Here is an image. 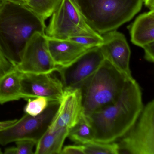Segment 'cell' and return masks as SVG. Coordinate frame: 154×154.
I'll return each instance as SVG.
<instances>
[{"mask_svg":"<svg viewBox=\"0 0 154 154\" xmlns=\"http://www.w3.org/2000/svg\"><path fill=\"white\" fill-rule=\"evenodd\" d=\"M143 107L139 85L134 79L130 80L116 100L85 115L92 128L94 141L118 140L132 127Z\"/></svg>","mask_w":154,"mask_h":154,"instance_id":"obj_1","label":"cell"},{"mask_svg":"<svg viewBox=\"0 0 154 154\" xmlns=\"http://www.w3.org/2000/svg\"><path fill=\"white\" fill-rule=\"evenodd\" d=\"M46 28L45 20L26 5L6 2L0 9V48L15 66L32 35L45 33Z\"/></svg>","mask_w":154,"mask_h":154,"instance_id":"obj_2","label":"cell"},{"mask_svg":"<svg viewBox=\"0 0 154 154\" xmlns=\"http://www.w3.org/2000/svg\"><path fill=\"white\" fill-rule=\"evenodd\" d=\"M87 24L101 35L131 20L143 0H73Z\"/></svg>","mask_w":154,"mask_h":154,"instance_id":"obj_3","label":"cell"},{"mask_svg":"<svg viewBox=\"0 0 154 154\" xmlns=\"http://www.w3.org/2000/svg\"><path fill=\"white\" fill-rule=\"evenodd\" d=\"M130 80H132L105 59L78 88L81 91L84 114L87 116L116 100Z\"/></svg>","mask_w":154,"mask_h":154,"instance_id":"obj_4","label":"cell"},{"mask_svg":"<svg viewBox=\"0 0 154 154\" xmlns=\"http://www.w3.org/2000/svg\"><path fill=\"white\" fill-rule=\"evenodd\" d=\"M51 17L45 31L47 36L61 39L82 36L103 38L87 24L73 0H62Z\"/></svg>","mask_w":154,"mask_h":154,"instance_id":"obj_5","label":"cell"},{"mask_svg":"<svg viewBox=\"0 0 154 154\" xmlns=\"http://www.w3.org/2000/svg\"><path fill=\"white\" fill-rule=\"evenodd\" d=\"M118 140V154H154V100L144 106L132 127Z\"/></svg>","mask_w":154,"mask_h":154,"instance_id":"obj_6","label":"cell"},{"mask_svg":"<svg viewBox=\"0 0 154 154\" xmlns=\"http://www.w3.org/2000/svg\"><path fill=\"white\" fill-rule=\"evenodd\" d=\"M59 103L49 102L48 106L35 117L26 114L11 127L0 131V145L5 146L20 140L28 139L37 142L51 124Z\"/></svg>","mask_w":154,"mask_h":154,"instance_id":"obj_7","label":"cell"},{"mask_svg":"<svg viewBox=\"0 0 154 154\" xmlns=\"http://www.w3.org/2000/svg\"><path fill=\"white\" fill-rule=\"evenodd\" d=\"M15 68L22 73L51 74L59 71L49 54L45 33L36 32L24 48L20 63Z\"/></svg>","mask_w":154,"mask_h":154,"instance_id":"obj_8","label":"cell"},{"mask_svg":"<svg viewBox=\"0 0 154 154\" xmlns=\"http://www.w3.org/2000/svg\"><path fill=\"white\" fill-rule=\"evenodd\" d=\"M105 59L100 47H96L87 50L68 66L59 67L58 72L64 89L78 88L97 71Z\"/></svg>","mask_w":154,"mask_h":154,"instance_id":"obj_9","label":"cell"},{"mask_svg":"<svg viewBox=\"0 0 154 154\" xmlns=\"http://www.w3.org/2000/svg\"><path fill=\"white\" fill-rule=\"evenodd\" d=\"M51 74L22 73V99L28 100L38 97L46 98L49 102H60L64 91L61 80Z\"/></svg>","mask_w":154,"mask_h":154,"instance_id":"obj_10","label":"cell"},{"mask_svg":"<svg viewBox=\"0 0 154 154\" xmlns=\"http://www.w3.org/2000/svg\"><path fill=\"white\" fill-rule=\"evenodd\" d=\"M103 42L100 49L105 59L130 80H133L130 69L131 50L125 36L117 30L102 35Z\"/></svg>","mask_w":154,"mask_h":154,"instance_id":"obj_11","label":"cell"},{"mask_svg":"<svg viewBox=\"0 0 154 154\" xmlns=\"http://www.w3.org/2000/svg\"><path fill=\"white\" fill-rule=\"evenodd\" d=\"M83 114L80 89H64L58 109L48 130L53 131L63 128H71L79 121Z\"/></svg>","mask_w":154,"mask_h":154,"instance_id":"obj_12","label":"cell"},{"mask_svg":"<svg viewBox=\"0 0 154 154\" xmlns=\"http://www.w3.org/2000/svg\"><path fill=\"white\" fill-rule=\"evenodd\" d=\"M46 39L50 56L56 65L60 67L70 65L91 48L68 39H58L47 36Z\"/></svg>","mask_w":154,"mask_h":154,"instance_id":"obj_13","label":"cell"},{"mask_svg":"<svg viewBox=\"0 0 154 154\" xmlns=\"http://www.w3.org/2000/svg\"><path fill=\"white\" fill-rule=\"evenodd\" d=\"M129 29L131 42L137 46L154 42V11L139 16Z\"/></svg>","mask_w":154,"mask_h":154,"instance_id":"obj_14","label":"cell"},{"mask_svg":"<svg viewBox=\"0 0 154 154\" xmlns=\"http://www.w3.org/2000/svg\"><path fill=\"white\" fill-rule=\"evenodd\" d=\"M21 79V73L15 68L0 77V104L22 99Z\"/></svg>","mask_w":154,"mask_h":154,"instance_id":"obj_15","label":"cell"},{"mask_svg":"<svg viewBox=\"0 0 154 154\" xmlns=\"http://www.w3.org/2000/svg\"><path fill=\"white\" fill-rule=\"evenodd\" d=\"M69 130L67 128H63L53 131L47 130L37 142L34 154H61Z\"/></svg>","mask_w":154,"mask_h":154,"instance_id":"obj_16","label":"cell"},{"mask_svg":"<svg viewBox=\"0 0 154 154\" xmlns=\"http://www.w3.org/2000/svg\"><path fill=\"white\" fill-rule=\"evenodd\" d=\"M67 137L79 145H85L94 141L92 128L84 113L77 123L70 129Z\"/></svg>","mask_w":154,"mask_h":154,"instance_id":"obj_17","label":"cell"},{"mask_svg":"<svg viewBox=\"0 0 154 154\" xmlns=\"http://www.w3.org/2000/svg\"><path fill=\"white\" fill-rule=\"evenodd\" d=\"M62 0H29L26 5L31 11L46 20L55 11Z\"/></svg>","mask_w":154,"mask_h":154,"instance_id":"obj_18","label":"cell"},{"mask_svg":"<svg viewBox=\"0 0 154 154\" xmlns=\"http://www.w3.org/2000/svg\"><path fill=\"white\" fill-rule=\"evenodd\" d=\"M85 154H118L117 142L110 143L94 141L83 145Z\"/></svg>","mask_w":154,"mask_h":154,"instance_id":"obj_19","label":"cell"},{"mask_svg":"<svg viewBox=\"0 0 154 154\" xmlns=\"http://www.w3.org/2000/svg\"><path fill=\"white\" fill-rule=\"evenodd\" d=\"M49 101L46 98L38 97L28 100V102L24 108L25 113L33 117L42 113L47 108Z\"/></svg>","mask_w":154,"mask_h":154,"instance_id":"obj_20","label":"cell"},{"mask_svg":"<svg viewBox=\"0 0 154 154\" xmlns=\"http://www.w3.org/2000/svg\"><path fill=\"white\" fill-rule=\"evenodd\" d=\"M68 40L73 41L88 48L100 46L103 42V38H98L88 36L74 37L70 38Z\"/></svg>","mask_w":154,"mask_h":154,"instance_id":"obj_21","label":"cell"},{"mask_svg":"<svg viewBox=\"0 0 154 154\" xmlns=\"http://www.w3.org/2000/svg\"><path fill=\"white\" fill-rule=\"evenodd\" d=\"M16 154H33V148L36 142L31 140L23 139L15 141Z\"/></svg>","mask_w":154,"mask_h":154,"instance_id":"obj_22","label":"cell"},{"mask_svg":"<svg viewBox=\"0 0 154 154\" xmlns=\"http://www.w3.org/2000/svg\"><path fill=\"white\" fill-rule=\"evenodd\" d=\"M15 66L6 58L0 48V77L13 70Z\"/></svg>","mask_w":154,"mask_h":154,"instance_id":"obj_23","label":"cell"},{"mask_svg":"<svg viewBox=\"0 0 154 154\" xmlns=\"http://www.w3.org/2000/svg\"><path fill=\"white\" fill-rule=\"evenodd\" d=\"M62 154H85L83 145H69L62 149Z\"/></svg>","mask_w":154,"mask_h":154,"instance_id":"obj_24","label":"cell"},{"mask_svg":"<svg viewBox=\"0 0 154 154\" xmlns=\"http://www.w3.org/2000/svg\"><path fill=\"white\" fill-rule=\"evenodd\" d=\"M142 48L145 51V59L150 63H154V42L147 44Z\"/></svg>","mask_w":154,"mask_h":154,"instance_id":"obj_25","label":"cell"},{"mask_svg":"<svg viewBox=\"0 0 154 154\" xmlns=\"http://www.w3.org/2000/svg\"><path fill=\"white\" fill-rule=\"evenodd\" d=\"M17 119L9 120L0 121V131L6 129L14 125L17 122Z\"/></svg>","mask_w":154,"mask_h":154,"instance_id":"obj_26","label":"cell"},{"mask_svg":"<svg viewBox=\"0 0 154 154\" xmlns=\"http://www.w3.org/2000/svg\"><path fill=\"white\" fill-rule=\"evenodd\" d=\"M143 2L149 11H154V0H143Z\"/></svg>","mask_w":154,"mask_h":154,"instance_id":"obj_27","label":"cell"},{"mask_svg":"<svg viewBox=\"0 0 154 154\" xmlns=\"http://www.w3.org/2000/svg\"><path fill=\"white\" fill-rule=\"evenodd\" d=\"M5 2H15V3H20L23 5H26L29 1V0H4Z\"/></svg>","mask_w":154,"mask_h":154,"instance_id":"obj_28","label":"cell"},{"mask_svg":"<svg viewBox=\"0 0 154 154\" xmlns=\"http://www.w3.org/2000/svg\"><path fill=\"white\" fill-rule=\"evenodd\" d=\"M4 153L6 154H16L15 147L7 148L5 149Z\"/></svg>","mask_w":154,"mask_h":154,"instance_id":"obj_29","label":"cell"},{"mask_svg":"<svg viewBox=\"0 0 154 154\" xmlns=\"http://www.w3.org/2000/svg\"><path fill=\"white\" fill-rule=\"evenodd\" d=\"M5 2H6L4 1V0H0V9L2 7Z\"/></svg>","mask_w":154,"mask_h":154,"instance_id":"obj_30","label":"cell"},{"mask_svg":"<svg viewBox=\"0 0 154 154\" xmlns=\"http://www.w3.org/2000/svg\"><path fill=\"white\" fill-rule=\"evenodd\" d=\"M3 154V152L2 151L1 149L0 148V154Z\"/></svg>","mask_w":154,"mask_h":154,"instance_id":"obj_31","label":"cell"}]
</instances>
